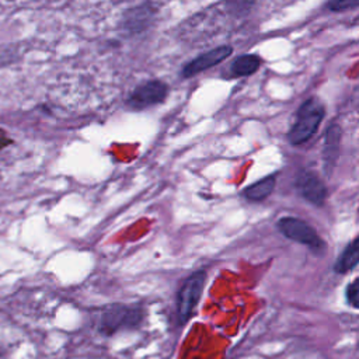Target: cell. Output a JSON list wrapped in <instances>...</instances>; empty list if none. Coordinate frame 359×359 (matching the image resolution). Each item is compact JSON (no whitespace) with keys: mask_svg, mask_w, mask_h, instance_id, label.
Here are the masks:
<instances>
[{"mask_svg":"<svg viewBox=\"0 0 359 359\" xmlns=\"http://www.w3.org/2000/svg\"><path fill=\"white\" fill-rule=\"evenodd\" d=\"M358 237H355L341 252L338 259L334 264V271L338 273H346L352 268L356 266L359 261V247H358Z\"/></svg>","mask_w":359,"mask_h":359,"instance_id":"9","label":"cell"},{"mask_svg":"<svg viewBox=\"0 0 359 359\" xmlns=\"http://www.w3.org/2000/svg\"><path fill=\"white\" fill-rule=\"evenodd\" d=\"M205 282H206V272L201 269L189 275L182 283V286L180 287L178 296H177V314L181 323H185L191 317L194 309L196 307L201 299Z\"/></svg>","mask_w":359,"mask_h":359,"instance_id":"4","label":"cell"},{"mask_svg":"<svg viewBox=\"0 0 359 359\" xmlns=\"http://www.w3.org/2000/svg\"><path fill=\"white\" fill-rule=\"evenodd\" d=\"M233 52V48L230 45H220L217 48H213L208 52L201 53L199 56H196L195 59L189 60L184 67H182V77L188 79L192 77L201 72L208 70L212 66L219 65L220 62H223L226 57H229Z\"/></svg>","mask_w":359,"mask_h":359,"instance_id":"7","label":"cell"},{"mask_svg":"<svg viewBox=\"0 0 359 359\" xmlns=\"http://www.w3.org/2000/svg\"><path fill=\"white\" fill-rule=\"evenodd\" d=\"M297 192L310 203L321 206L327 198L325 184L310 170H300L294 178Z\"/></svg>","mask_w":359,"mask_h":359,"instance_id":"6","label":"cell"},{"mask_svg":"<svg viewBox=\"0 0 359 359\" xmlns=\"http://www.w3.org/2000/svg\"><path fill=\"white\" fill-rule=\"evenodd\" d=\"M275 184H276V178L275 175H268L251 185H248L245 189H244V196L248 199V201H252V202H259V201H264L265 198H268L273 188H275Z\"/></svg>","mask_w":359,"mask_h":359,"instance_id":"10","label":"cell"},{"mask_svg":"<svg viewBox=\"0 0 359 359\" xmlns=\"http://www.w3.org/2000/svg\"><path fill=\"white\" fill-rule=\"evenodd\" d=\"M276 227L286 238L306 244L316 252H323L325 250V243L320 238L317 231L307 222L299 217H280L276 222Z\"/></svg>","mask_w":359,"mask_h":359,"instance_id":"2","label":"cell"},{"mask_svg":"<svg viewBox=\"0 0 359 359\" xmlns=\"http://www.w3.org/2000/svg\"><path fill=\"white\" fill-rule=\"evenodd\" d=\"M325 115L324 105L320 100L311 97L297 109L294 123L287 132V140L293 146L307 142L317 130Z\"/></svg>","mask_w":359,"mask_h":359,"instance_id":"1","label":"cell"},{"mask_svg":"<svg viewBox=\"0 0 359 359\" xmlns=\"http://www.w3.org/2000/svg\"><path fill=\"white\" fill-rule=\"evenodd\" d=\"M261 66V57L252 53H244L236 57L230 66V72L236 77L250 76L255 73Z\"/></svg>","mask_w":359,"mask_h":359,"instance_id":"11","label":"cell"},{"mask_svg":"<svg viewBox=\"0 0 359 359\" xmlns=\"http://www.w3.org/2000/svg\"><path fill=\"white\" fill-rule=\"evenodd\" d=\"M143 318V313L137 307L114 304L102 311L98 320V330L102 334L111 335L121 328L136 327Z\"/></svg>","mask_w":359,"mask_h":359,"instance_id":"3","label":"cell"},{"mask_svg":"<svg viewBox=\"0 0 359 359\" xmlns=\"http://www.w3.org/2000/svg\"><path fill=\"white\" fill-rule=\"evenodd\" d=\"M168 87L161 80H149L132 90L128 97V105L133 109H144L151 105L160 104L165 100Z\"/></svg>","mask_w":359,"mask_h":359,"instance_id":"5","label":"cell"},{"mask_svg":"<svg viewBox=\"0 0 359 359\" xmlns=\"http://www.w3.org/2000/svg\"><path fill=\"white\" fill-rule=\"evenodd\" d=\"M150 21H151V10H149L147 6H140L126 13L123 27L128 28L130 32L133 31L137 32V31H143Z\"/></svg>","mask_w":359,"mask_h":359,"instance_id":"12","label":"cell"},{"mask_svg":"<svg viewBox=\"0 0 359 359\" xmlns=\"http://www.w3.org/2000/svg\"><path fill=\"white\" fill-rule=\"evenodd\" d=\"M341 135H342V130L338 123H331L325 130L324 147H323V164H324V172L328 177L332 174L338 160Z\"/></svg>","mask_w":359,"mask_h":359,"instance_id":"8","label":"cell"},{"mask_svg":"<svg viewBox=\"0 0 359 359\" xmlns=\"http://www.w3.org/2000/svg\"><path fill=\"white\" fill-rule=\"evenodd\" d=\"M255 3H250V1H234V3H227V7H231V13H234L236 15H244L250 11V8L254 6Z\"/></svg>","mask_w":359,"mask_h":359,"instance_id":"15","label":"cell"},{"mask_svg":"<svg viewBox=\"0 0 359 359\" xmlns=\"http://www.w3.org/2000/svg\"><path fill=\"white\" fill-rule=\"evenodd\" d=\"M345 297H346L348 304H351L353 309H358V306H359V282H358V279H355L352 283H349L346 286Z\"/></svg>","mask_w":359,"mask_h":359,"instance_id":"13","label":"cell"},{"mask_svg":"<svg viewBox=\"0 0 359 359\" xmlns=\"http://www.w3.org/2000/svg\"><path fill=\"white\" fill-rule=\"evenodd\" d=\"M359 1L358 0H332L327 4L328 10L331 11H344V10H349L353 7H358Z\"/></svg>","mask_w":359,"mask_h":359,"instance_id":"14","label":"cell"}]
</instances>
